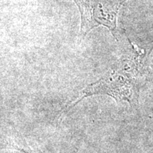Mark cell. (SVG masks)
<instances>
[{"mask_svg": "<svg viewBox=\"0 0 153 153\" xmlns=\"http://www.w3.org/2000/svg\"><path fill=\"white\" fill-rule=\"evenodd\" d=\"M12 147L14 149H16V150H19V151H21V152H24V153H33V152H30V151H27V150H24V149H23V148H19V147L14 146V145H12Z\"/></svg>", "mask_w": 153, "mask_h": 153, "instance_id": "4", "label": "cell"}, {"mask_svg": "<svg viewBox=\"0 0 153 153\" xmlns=\"http://www.w3.org/2000/svg\"><path fill=\"white\" fill-rule=\"evenodd\" d=\"M147 79H148V81L153 80V65H150V64L147 70Z\"/></svg>", "mask_w": 153, "mask_h": 153, "instance_id": "3", "label": "cell"}, {"mask_svg": "<svg viewBox=\"0 0 153 153\" xmlns=\"http://www.w3.org/2000/svg\"><path fill=\"white\" fill-rule=\"evenodd\" d=\"M119 49V57L100 79L88 85L77 97L61 111L65 114L80 101L95 95H106L117 102L128 103L132 108L138 106L141 88L148 81L147 70L151 51L134 45L126 30L120 28L115 38Z\"/></svg>", "mask_w": 153, "mask_h": 153, "instance_id": "1", "label": "cell"}, {"mask_svg": "<svg viewBox=\"0 0 153 153\" xmlns=\"http://www.w3.org/2000/svg\"><path fill=\"white\" fill-rule=\"evenodd\" d=\"M80 14V40L94 28H108L114 38L119 33L118 17L120 9L129 0H72Z\"/></svg>", "mask_w": 153, "mask_h": 153, "instance_id": "2", "label": "cell"}]
</instances>
